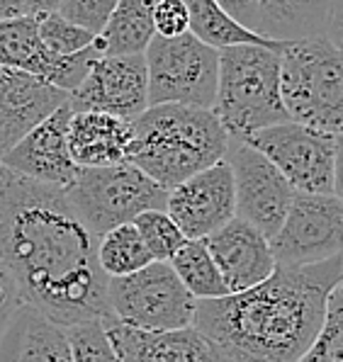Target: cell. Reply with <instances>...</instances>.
Returning <instances> with one entry per match:
<instances>
[{
  "instance_id": "24",
  "label": "cell",
  "mask_w": 343,
  "mask_h": 362,
  "mask_svg": "<svg viewBox=\"0 0 343 362\" xmlns=\"http://www.w3.org/2000/svg\"><path fill=\"white\" fill-rule=\"evenodd\" d=\"M173 272L178 275L182 287L200 302V299H219L226 297V289L212 255H209L204 241H185L168 260Z\"/></svg>"
},
{
  "instance_id": "35",
  "label": "cell",
  "mask_w": 343,
  "mask_h": 362,
  "mask_svg": "<svg viewBox=\"0 0 343 362\" xmlns=\"http://www.w3.org/2000/svg\"><path fill=\"white\" fill-rule=\"evenodd\" d=\"M334 197L343 204V134L334 136Z\"/></svg>"
},
{
  "instance_id": "28",
  "label": "cell",
  "mask_w": 343,
  "mask_h": 362,
  "mask_svg": "<svg viewBox=\"0 0 343 362\" xmlns=\"http://www.w3.org/2000/svg\"><path fill=\"white\" fill-rule=\"evenodd\" d=\"M300 362H343V282L329 294L322 331Z\"/></svg>"
},
{
  "instance_id": "31",
  "label": "cell",
  "mask_w": 343,
  "mask_h": 362,
  "mask_svg": "<svg viewBox=\"0 0 343 362\" xmlns=\"http://www.w3.org/2000/svg\"><path fill=\"white\" fill-rule=\"evenodd\" d=\"M153 32L156 37L173 39L190 32V18L182 0H158L153 8Z\"/></svg>"
},
{
  "instance_id": "19",
  "label": "cell",
  "mask_w": 343,
  "mask_h": 362,
  "mask_svg": "<svg viewBox=\"0 0 343 362\" xmlns=\"http://www.w3.org/2000/svg\"><path fill=\"white\" fill-rule=\"evenodd\" d=\"M132 122L105 112H71L69 153L76 168L127 163Z\"/></svg>"
},
{
  "instance_id": "11",
  "label": "cell",
  "mask_w": 343,
  "mask_h": 362,
  "mask_svg": "<svg viewBox=\"0 0 343 362\" xmlns=\"http://www.w3.org/2000/svg\"><path fill=\"white\" fill-rule=\"evenodd\" d=\"M224 160L234 180L236 219L270 238L283 224L295 190L268 158L243 139L229 136Z\"/></svg>"
},
{
  "instance_id": "29",
  "label": "cell",
  "mask_w": 343,
  "mask_h": 362,
  "mask_svg": "<svg viewBox=\"0 0 343 362\" xmlns=\"http://www.w3.org/2000/svg\"><path fill=\"white\" fill-rule=\"evenodd\" d=\"M71 345V362H120L107 338L103 321H83L66 328Z\"/></svg>"
},
{
  "instance_id": "27",
  "label": "cell",
  "mask_w": 343,
  "mask_h": 362,
  "mask_svg": "<svg viewBox=\"0 0 343 362\" xmlns=\"http://www.w3.org/2000/svg\"><path fill=\"white\" fill-rule=\"evenodd\" d=\"M37 20V35H40L42 47L54 57H71V54L86 52L88 47H93L95 35L83 27L74 25L66 18L54 10V13H42L35 15Z\"/></svg>"
},
{
  "instance_id": "4",
  "label": "cell",
  "mask_w": 343,
  "mask_h": 362,
  "mask_svg": "<svg viewBox=\"0 0 343 362\" xmlns=\"http://www.w3.org/2000/svg\"><path fill=\"white\" fill-rule=\"evenodd\" d=\"M212 112L224 132L236 139L290 122L280 100V54L258 44L219 49Z\"/></svg>"
},
{
  "instance_id": "22",
  "label": "cell",
  "mask_w": 343,
  "mask_h": 362,
  "mask_svg": "<svg viewBox=\"0 0 343 362\" xmlns=\"http://www.w3.org/2000/svg\"><path fill=\"white\" fill-rule=\"evenodd\" d=\"M331 0H261V35L278 42L324 35Z\"/></svg>"
},
{
  "instance_id": "37",
  "label": "cell",
  "mask_w": 343,
  "mask_h": 362,
  "mask_svg": "<svg viewBox=\"0 0 343 362\" xmlns=\"http://www.w3.org/2000/svg\"><path fill=\"white\" fill-rule=\"evenodd\" d=\"M25 15V0H0V20H13Z\"/></svg>"
},
{
  "instance_id": "25",
  "label": "cell",
  "mask_w": 343,
  "mask_h": 362,
  "mask_svg": "<svg viewBox=\"0 0 343 362\" xmlns=\"http://www.w3.org/2000/svg\"><path fill=\"white\" fill-rule=\"evenodd\" d=\"M139 231L132 224L115 226L98 238V263L107 277H124L151 263Z\"/></svg>"
},
{
  "instance_id": "21",
  "label": "cell",
  "mask_w": 343,
  "mask_h": 362,
  "mask_svg": "<svg viewBox=\"0 0 343 362\" xmlns=\"http://www.w3.org/2000/svg\"><path fill=\"white\" fill-rule=\"evenodd\" d=\"M158 0H117L107 25L93 47L100 57H134L144 54L153 32V8Z\"/></svg>"
},
{
  "instance_id": "20",
  "label": "cell",
  "mask_w": 343,
  "mask_h": 362,
  "mask_svg": "<svg viewBox=\"0 0 343 362\" xmlns=\"http://www.w3.org/2000/svg\"><path fill=\"white\" fill-rule=\"evenodd\" d=\"M0 362H71L66 328L22 304L0 336Z\"/></svg>"
},
{
  "instance_id": "15",
  "label": "cell",
  "mask_w": 343,
  "mask_h": 362,
  "mask_svg": "<svg viewBox=\"0 0 343 362\" xmlns=\"http://www.w3.org/2000/svg\"><path fill=\"white\" fill-rule=\"evenodd\" d=\"M69 103L42 119L35 129L25 136L0 158L3 168L25 175L30 180L44 185L66 187L76 175V163L69 153Z\"/></svg>"
},
{
  "instance_id": "17",
  "label": "cell",
  "mask_w": 343,
  "mask_h": 362,
  "mask_svg": "<svg viewBox=\"0 0 343 362\" xmlns=\"http://www.w3.org/2000/svg\"><path fill=\"white\" fill-rule=\"evenodd\" d=\"M229 294H239L261 285L275 270V258L268 238L241 219H231L219 231L204 238Z\"/></svg>"
},
{
  "instance_id": "26",
  "label": "cell",
  "mask_w": 343,
  "mask_h": 362,
  "mask_svg": "<svg viewBox=\"0 0 343 362\" xmlns=\"http://www.w3.org/2000/svg\"><path fill=\"white\" fill-rule=\"evenodd\" d=\"M132 226L139 231L149 255H151L153 260H161V263H168L175 255V250L187 241V238L182 236V231L178 229V224L170 219L165 209L141 211V214L132 221Z\"/></svg>"
},
{
  "instance_id": "10",
  "label": "cell",
  "mask_w": 343,
  "mask_h": 362,
  "mask_svg": "<svg viewBox=\"0 0 343 362\" xmlns=\"http://www.w3.org/2000/svg\"><path fill=\"white\" fill-rule=\"evenodd\" d=\"M243 141L261 151L295 192L334 194V136L283 122Z\"/></svg>"
},
{
  "instance_id": "3",
  "label": "cell",
  "mask_w": 343,
  "mask_h": 362,
  "mask_svg": "<svg viewBox=\"0 0 343 362\" xmlns=\"http://www.w3.org/2000/svg\"><path fill=\"white\" fill-rule=\"evenodd\" d=\"M229 134L212 110L151 105L132 122L127 163L165 190L224 160Z\"/></svg>"
},
{
  "instance_id": "13",
  "label": "cell",
  "mask_w": 343,
  "mask_h": 362,
  "mask_svg": "<svg viewBox=\"0 0 343 362\" xmlns=\"http://www.w3.org/2000/svg\"><path fill=\"white\" fill-rule=\"evenodd\" d=\"M165 211L187 241H204L236 216L234 180L226 160L209 165L170 187Z\"/></svg>"
},
{
  "instance_id": "30",
  "label": "cell",
  "mask_w": 343,
  "mask_h": 362,
  "mask_svg": "<svg viewBox=\"0 0 343 362\" xmlns=\"http://www.w3.org/2000/svg\"><path fill=\"white\" fill-rule=\"evenodd\" d=\"M115 5H117V0H61L57 13L98 37L103 27L107 25Z\"/></svg>"
},
{
  "instance_id": "8",
  "label": "cell",
  "mask_w": 343,
  "mask_h": 362,
  "mask_svg": "<svg viewBox=\"0 0 343 362\" xmlns=\"http://www.w3.org/2000/svg\"><path fill=\"white\" fill-rule=\"evenodd\" d=\"M110 316L139 331H180L195 319L197 299L182 287L170 263L151 260L124 277L107 280Z\"/></svg>"
},
{
  "instance_id": "33",
  "label": "cell",
  "mask_w": 343,
  "mask_h": 362,
  "mask_svg": "<svg viewBox=\"0 0 343 362\" xmlns=\"http://www.w3.org/2000/svg\"><path fill=\"white\" fill-rule=\"evenodd\" d=\"M234 22L261 35V0H214Z\"/></svg>"
},
{
  "instance_id": "1",
  "label": "cell",
  "mask_w": 343,
  "mask_h": 362,
  "mask_svg": "<svg viewBox=\"0 0 343 362\" xmlns=\"http://www.w3.org/2000/svg\"><path fill=\"white\" fill-rule=\"evenodd\" d=\"M0 260L27 306L69 328L110 316L98 238L61 187L0 168Z\"/></svg>"
},
{
  "instance_id": "5",
  "label": "cell",
  "mask_w": 343,
  "mask_h": 362,
  "mask_svg": "<svg viewBox=\"0 0 343 362\" xmlns=\"http://www.w3.org/2000/svg\"><path fill=\"white\" fill-rule=\"evenodd\" d=\"M280 100L290 122L343 134V54L324 35L283 42Z\"/></svg>"
},
{
  "instance_id": "2",
  "label": "cell",
  "mask_w": 343,
  "mask_h": 362,
  "mask_svg": "<svg viewBox=\"0 0 343 362\" xmlns=\"http://www.w3.org/2000/svg\"><path fill=\"white\" fill-rule=\"evenodd\" d=\"M341 282L343 253L317 265H275L268 280L246 292L200 299L192 328L231 362H300Z\"/></svg>"
},
{
  "instance_id": "18",
  "label": "cell",
  "mask_w": 343,
  "mask_h": 362,
  "mask_svg": "<svg viewBox=\"0 0 343 362\" xmlns=\"http://www.w3.org/2000/svg\"><path fill=\"white\" fill-rule=\"evenodd\" d=\"M66 103L69 93L25 71L0 66V158Z\"/></svg>"
},
{
  "instance_id": "36",
  "label": "cell",
  "mask_w": 343,
  "mask_h": 362,
  "mask_svg": "<svg viewBox=\"0 0 343 362\" xmlns=\"http://www.w3.org/2000/svg\"><path fill=\"white\" fill-rule=\"evenodd\" d=\"M59 5H61V0H25V15L54 13Z\"/></svg>"
},
{
  "instance_id": "38",
  "label": "cell",
  "mask_w": 343,
  "mask_h": 362,
  "mask_svg": "<svg viewBox=\"0 0 343 362\" xmlns=\"http://www.w3.org/2000/svg\"><path fill=\"white\" fill-rule=\"evenodd\" d=\"M0 168H3V163H0Z\"/></svg>"
},
{
  "instance_id": "7",
  "label": "cell",
  "mask_w": 343,
  "mask_h": 362,
  "mask_svg": "<svg viewBox=\"0 0 343 362\" xmlns=\"http://www.w3.org/2000/svg\"><path fill=\"white\" fill-rule=\"evenodd\" d=\"M151 105H187L212 110L217 95L219 52L190 32L173 39L153 37L144 52Z\"/></svg>"
},
{
  "instance_id": "9",
  "label": "cell",
  "mask_w": 343,
  "mask_h": 362,
  "mask_svg": "<svg viewBox=\"0 0 343 362\" xmlns=\"http://www.w3.org/2000/svg\"><path fill=\"white\" fill-rule=\"evenodd\" d=\"M275 265H317L343 253V204L334 194L295 192L280 229L268 238Z\"/></svg>"
},
{
  "instance_id": "16",
  "label": "cell",
  "mask_w": 343,
  "mask_h": 362,
  "mask_svg": "<svg viewBox=\"0 0 343 362\" xmlns=\"http://www.w3.org/2000/svg\"><path fill=\"white\" fill-rule=\"evenodd\" d=\"M120 362H231L197 328L180 331H139L112 316L103 319Z\"/></svg>"
},
{
  "instance_id": "34",
  "label": "cell",
  "mask_w": 343,
  "mask_h": 362,
  "mask_svg": "<svg viewBox=\"0 0 343 362\" xmlns=\"http://www.w3.org/2000/svg\"><path fill=\"white\" fill-rule=\"evenodd\" d=\"M324 37L343 54V0H331L324 25Z\"/></svg>"
},
{
  "instance_id": "23",
  "label": "cell",
  "mask_w": 343,
  "mask_h": 362,
  "mask_svg": "<svg viewBox=\"0 0 343 362\" xmlns=\"http://www.w3.org/2000/svg\"><path fill=\"white\" fill-rule=\"evenodd\" d=\"M182 3H185L187 18H190V35L217 52L226 47H239V44H258V47L275 49V52H280L283 47V42L278 39H268L241 27L214 0H182Z\"/></svg>"
},
{
  "instance_id": "32",
  "label": "cell",
  "mask_w": 343,
  "mask_h": 362,
  "mask_svg": "<svg viewBox=\"0 0 343 362\" xmlns=\"http://www.w3.org/2000/svg\"><path fill=\"white\" fill-rule=\"evenodd\" d=\"M22 304H25V299L18 289V282H15L13 272L8 270V265L0 260V336Z\"/></svg>"
},
{
  "instance_id": "12",
  "label": "cell",
  "mask_w": 343,
  "mask_h": 362,
  "mask_svg": "<svg viewBox=\"0 0 343 362\" xmlns=\"http://www.w3.org/2000/svg\"><path fill=\"white\" fill-rule=\"evenodd\" d=\"M71 112H105L134 122L149 107L146 64L134 57H98L69 95Z\"/></svg>"
},
{
  "instance_id": "6",
  "label": "cell",
  "mask_w": 343,
  "mask_h": 362,
  "mask_svg": "<svg viewBox=\"0 0 343 362\" xmlns=\"http://www.w3.org/2000/svg\"><path fill=\"white\" fill-rule=\"evenodd\" d=\"M71 209L95 238L115 226L132 224L141 211L165 209L168 190L132 163L79 168L74 180L61 187Z\"/></svg>"
},
{
  "instance_id": "14",
  "label": "cell",
  "mask_w": 343,
  "mask_h": 362,
  "mask_svg": "<svg viewBox=\"0 0 343 362\" xmlns=\"http://www.w3.org/2000/svg\"><path fill=\"white\" fill-rule=\"evenodd\" d=\"M98 54L95 47L71 57H54L42 47L35 15L0 20V66L32 74L64 93H74L91 71Z\"/></svg>"
}]
</instances>
